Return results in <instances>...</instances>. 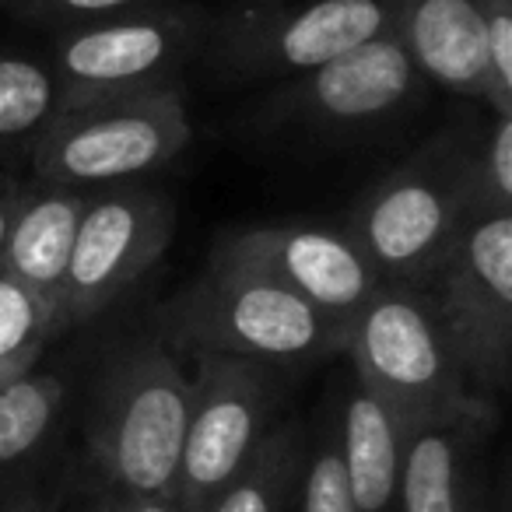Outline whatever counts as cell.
Returning <instances> with one entry per match:
<instances>
[{
	"label": "cell",
	"instance_id": "cell-12",
	"mask_svg": "<svg viewBox=\"0 0 512 512\" xmlns=\"http://www.w3.org/2000/svg\"><path fill=\"white\" fill-rule=\"evenodd\" d=\"M211 264L264 274L344 327H351L386 285L348 228L316 218L228 228L214 242Z\"/></svg>",
	"mask_w": 512,
	"mask_h": 512
},
{
	"label": "cell",
	"instance_id": "cell-9",
	"mask_svg": "<svg viewBox=\"0 0 512 512\" xmlns=\"http://www.w3.org/2000/svg\"><path fill=\"white\" fill-rule=\"evenodd\" d=\"M418 288L432 302L474 397L495 407L512 369V211L467 221Z\"/></svg>",
	"mask_w": 512,
	"mask_h": 512
},
{
	"label": "cell",
	"instance_id": "cell-6",
	"mask_svg": "<svg viewBox=\"0 0 512 512\" xmlns=\"http://www.w3.org/2000/svg\"><path fill=\"white\" fill-rule=\"evenodd\" d=\"M207 18L211 11L197 0H155L57 29L46 60L64 85V99L186 92V71L204 57Z\"/></svg>",
	"mask_w": 512,
	"mask_h": 512
},
{
	"label": "cell",
	"instance_id": "cell-22",
	"mask_svg": "<svg viewBox=\"0 0 512 512\" xmlns=\"http://www.w3.org/2000/svg\"><path fill=\"white\" fill-rule=\"evenodd\" d=\"M67 320L57 302L43 299L11 274L0 271V358L32 344H53L67 334Z\"/></svg>",
	"mask_w": 512,
	"mask_h": 512
},
{
	"label": "cell",
	"instance_id": "cell-21",
	"mask_svg": "<svg viewBox=\"0 0 512 512\" xmlns=\"http://www.w3.org/2000/svg\"><path fill=\"white\" fill-rule=\"evenodd\" d=\"M292 512H358L351 502L348 481H344L341 453H337L334 404L323 407L320 418H313L309 425L306 460H302Z\"/></svg>",
	"mask_w": 512,
	"mask_h": 512
},
{
	"label": "cell",
	"instance_id": "cell-10",
	"mask_svg": "<svg viewBox=\"0 0 512 512\" xmlns=\"http://www.w3.org/2000/svg\"><path fill=\"white\" fill-rule=\"evenodd\" d=\"M288 372L267 362L228 355H197L190 376V414H186L183 453H179L176 491L186 505L204 512L225 481L249 460L260 439L278 425L288 393Z\"/></svg>",
	"mask_w": 512,
	"mask_h": 512
},
{
	"label": "cell",
	"instance_id": "cell-28",
	"mask_svg": "<svg viewBox=\"0 0 512 512\" xmlns=\"http://www.w3.org/2000/svg\"><path fill=\"white\" fill-rule=\"evenodd\" d=\"M22 0H0V11H15Z\"/></svg>",
	"mask_w": 512,
	"mask_h": 512
},
{
	"label": "cell",
	"instance_id": "cell-15",
	"mask_svg": "<svg viewBox=\"0 0 512 512\" xmlns=\"http://www.w3.org/2000/svg\"><path fill=\"white\" fill-rule=\"evenodd\" d=\"M88 190L50 179H22L15 214L0 246V271L60 306L74 232L85 211Z\"/></svg>",
	"mask_w": 512,
	"mask_h": 512
},
{
	"label": "cell",
	"instance_id": "cell-8",
	"mask_svg": "<svg viewBox=\"0 0 512 512\" xmlns=\"http://www.w3.org/2000/svg\"><path fill=\"white\" fill-rule=\"evenodd\" d=\"M344 355L351 358V376L383 400L407 432L449 407L484 404L463 379L439 316L418 285H383L348 327Z\"/></svg>",
	"mask_w": 512,
	"mask_h": 512
},
{
	"label": "cell",
	"instance_id": "cell-18",
	"mask_svg": "<svg viewBox=\"0 0 512 512\" xmlns=\"http://www.w3.org/2000/svg\"><path fill=\"white\" fill-rule=\"evenodd\" d=\"M306 421H278L204 512H292L306 460Z\"/></svg>",
	"mask_w": 512,
	"mask_h": 512
},
{
	"label": "cell",
	"instance_id": "cell-17",
	"mask_svg": "<svg viewBox=\"0 0 512 512\" xmlns=\"http://www.w3.org/2000/svg\"><path fill=\"white\" fill-rule=\"evenodd\" d=\"M71 400V379L36 365L0 390V488L36 477V460L57 435Z\"/></svg>",
	"mask_w": 512,
	"mask_h": 512
},
{
	"label": "cell",
	"instance_id": "cell-1",
	"mask_svg": "<svg viewBox=\"0 0 512 512\" xmlns=\"http://www.w3.org/2000/svg\"><path fill=\"white\" fill-rule=\"evenodd\" d=\"M425 92L428 85L397 32H386L299 78L271 85L249 113V130L285 151L337 155L397 130Z\"/></svg>",
	"mask_w": 512,
	"mask_h": 512
},
{
	"label": "cell",
	"instance_id": "cell-25",
	"mask_svg": "<svg viewBox=\"0 0 512 512\" xmlns=\"http://www.w3.org/2000/svg\"><path fill=\"white\" fill-rule=\"evenodd\" d=\"M127 512H197L176 491H151V495H127Z\"/></svg>",
	"mask_w": 512,
	"mask_h": 512
},
{
	"label": "cell",
	"instance_id": "cell-5",
	"mask_svg": "<svg viewBox=\"0 0 512 512\" xmlns=\"http://www.w3.org/2000/svg\"><path fill=\"white\" fill-rule=\"evenodd\" d=\"M397 0H225L200 67L225 88L278 85L393 32Z\"/></svg>",
	"mask_w": 512,
	"mask_h": 512
},
{
	"label": "cell",
	"instance_id": "cell-27",
	"mask_svg": "<svg viewBox=\"0 0 512 512\" xmlns=\"http://www.w3.org/2000/svg\"><path fill=\"white\" fill-rule=\"evenodd\" d=\"M74 512H127V495H120L116 488H109L106 481H102V491L95 498H88L81 509Z\"/></svg>",
	"mask_w": 512,
	"mask_h": 512
},
{
	"label": "cell",
	"instance_id": "cell-3",
	"mask_svg": "<svg viewBox=\"0 0 512 512\" xmlns=\"http://www.w3.org/2000/svg\"><path fill=\"white\" fill-rule=\"evenodd\" d=\"M158 337L193 355H228L302 369L344 355L348 327L271 278L211 264L155 316Z\"/></svg>",
	"mask_w": 512,
	"mask_h": 512
},
{
	"label": "cell",
	"instance_id": "cell-14",
	"mask_svg": "<svg viewBox=\"0 0 512 512\" xmlns=\"http://www.w3.org/2000/svg\"><path fill=\"white\" fill-rule=\"evenodd\" d=\"M495 407H449L407 432L393 512H484L477 491V442Z\"/></svg>",
	"mask_w": 512,
	"mask_h": 512
},
{
	"label": "cell",
	"instance_id": "cell-24",
	"mask_svg": "<svg viewBox=\"0 0 512 512\" xmlns=\"http://www.w3.org/2000/svg\"><path fill=\"white\" fill-rule=\"evenodd\" d=\"M60 488H50L43 481H22L0 488V512H57Z\"/></svg>",
	"mask_w": 512,
	"mask_h": 512
},
{
	"label": "cell",
	"instance_id": "cell-11",
	"mask_svg": "<svg viewBox=\"0 0 512 512\" xmlns=\"http://www.w3.org/2000/svg\"><path fill=\"white\" fill-rule=\"evenodd\" d=\"M176 235V204L141 183H116L88 190L71 260H67L60 313L67 327L92 323L120 302Z\"/></svg>",
	"mask_w": 512,
	"mask_h": 512
},
{
	"label": "cell",
	"instance_id": "cell-20",
	"mask_svg": "<svg viewBox=\"0 0 512 512\" xmlns=\"http://www.w3.org/2000/svg\"><path fill=\"white\" fill-rule=\"evenodd\" d=\"M467 190L474 218L512 211V116L488 113L474 120L467 148Z\"/></svg>",
	"mask_w": 512,
	"mask_h": 512
},
{
	"label": "cell",
	"instance_id": "cell-19",
	"mask_svg": "<svg viewBox=\"0 0 512 512\" xmlns=\"http://www.w3.org/2000/svg\"><path fill=\"white\" fill-rule=\"evenodd\" d=\"M60 106L64 85L50 60L22 50H0V158L29 162Z\"/></svg>",
	"mask_w": 512,
	"mask_h": 512
},
{
	"label": "cell",
	"instance_id": "cell-26",
	"mask_svg": "<svg viewBox=\"0 0 512 512\" xmlns=\"http://www.w3.org/2000/svg\"><path fill=\"white\" fill-rule=\"evenodd\" d=\"M18 193H22V176H15L11 169H0V246H4V235H8Z\"/></svg>",
	"mask_w": 512,
	"mask_h": 512
},
{
	"label": "cell",
	"instance_id": "cell-2",
	"mask_svg": "<svg viewBox=\"0 0 512 512\" xmlns=\"http://www.w3.org/2000/svg\"><path fill=\"white\" fill-rule=\"evenodd\" d=\"M190 376L158 334L134 337L106 355L88 393V460L120 495H151L176 484Z\"/></svg>",
	"mask_w": 512,
	"mask_h": 512
},
{
	"label": "cell",
	"instance_id": "cell-7",
	"mask_svg": "<svg viewBox=\"0 0 512 512\" xmlns=\"http://www.w3.org/2000/svg\"><path fill=\"white\" fill-rule=\"evenodd\" d=\"M193 141L186 92L64 99L32 148V176L102 190L172 165Z\"/></svg>",
	"mask_w": 512,
	"mask_h": 512
},
{
	"label": "cell",
	"instance_id": "cell-23",
	"mask_svg": "<svg viewBox=\"0 0 512 512\" xmlns=\"http://www.w3.org/2000/svg\"><path fill=\"white\" fill-rule=\"evenodd\" d=\"M144 4H155V0H22L11 15L36 25V29L57 32L81 22H99V18L109 15H123V11L144 8Z\"/></svg>",
	"mask_w": 512,
	"mask_h": 512
},
{
	"label": "cell",
	"instance_id": "cell-13",
	"mask_svg": "<svg viewBox=\"0 0 512 512\" xmlns=\"http://www.w3.org/2000/svg\"><path fill=\"white\" fill-rule=\"evenodd\" d=\"M393 32L425 85L512 116V95L491 74L477 0H397Z\"/></svg>",
	"mask_w": 512,
	"mask_h": 512
},
{
	"label": "cell",
	"instance_id": "cell-16",
	"mask_svg": "<svg viewBox=\"0 0 512 512\" xmlns=\"http://www.w3.org/2000/svg\"><path fill=\"white\" fill-rule=\"evenodd\" d=\"M337 453L358 512H393L407 428L355 376L334 393Z\"/></svg>",
	"mask_w": 512,
	"mask_h": 512
},
{
	"label": "cell",
	"instance_id": "cell-4",
	"mask_svg": "<svg viewBox=\"0 0 512 512\" xmlns=\"http://www.w3.org/2000/svg\"><path fill=\"white\" fill-rule=\"evenodd\" d=\"M474 120L446 123L372 183L341 221L386 285H418L439 267L467 221V148Z\"/></svg>",
	"mask_w": 512,
	"mask_h": 512
}]
</instances>
